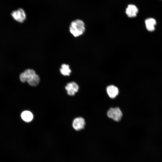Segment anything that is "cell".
<instances>
[{
  "mask_svg": "<svg viewBox=\"0 0 162 162\" xmlns=\"http://www.w3.org/2000/svg\"><path fill=\"white\" fill-rule=\"evenodd\" d=\"M20 79L22 82H25L26 81L25 76L23 73H21L20 76Z\"/></svg>",
  "mask_w": 162,
  "mask_h": 162,
  "instance_id": "obj_12",
  "label": "cell"
},
{
  "mask_svg": "<svg viewBox=\"0 0 162 162\" xmlns=\"http://www.w3.org/2000/svg\"><path fill=\"white\" fill-rule=\"evenodd\" d=\"M145 22L146 28L148 31L152 32L154 30L155 26L156 25V22L154 19L148 18L146 20Z\"/></svg>",
  "mask_w": 162,
  "mask_h": 162,
  "instance_id": "obj_9",
  "label": "cell"
},
{
  "mask_svg": "<svg viewBox=\"0 0 162 162\" xmlns=\"http://www.w3.org/2000/svg\"><path fill=\"white\" fill-rule=\"evenodd\" d=\"M138 11L137 7L134 5H128L126 10V14L130 18H133L136 16Z\"/></svg>",
  "mask_w": 162,
  "mask_h": 162,
  "instance_id": "obj_7",
  "label": "cell"
},
{
  "mask_svg": "<svg viewBox=\"0 0 162 162\" xmlns=\"http://www.w3.org/2000/svg\"><path fill=\"white\" fill-rule=\"evenodd\" d=\"M60 71L62 74L65 76H69L71 73V70L68 64H64L62 65Z\"/></svg>",
  "mask_w": 162,
  "mask_h": 162,
  "instance_id": "obj_11",
  "label": "cell"
},
{
  "mask_svg": "<svg viewBox=\"0 0 162 162\" xmlns=\"http://www.w3.org/2000/svg\"><path fill=\"white\" fill-rule=\"evenodd\" d=\"M65 88L68 94L69 95L73 96L78 91L79 86L76 82H72L68 83L65 86Z\"/></svg>",
  "mask_w": 162,
  "mask_h": 162,
  "instance_id": "obj_6",
  "label": "cell"
},
{
  "mask_svg": "<svg viewBox=\"0 0 162 162\" xmlns=\"http://www.w3.org/2000/svg\"><path fill=\"white\" fill-rule=\"evenodd\" d=\"M85 125V121L83 118L81 117H77L74 119L72 124L73 128L77 131L83 129Z\"/></svg>",
  "mask_w": 162,
  "mask_h": 162,
  "instance_id": "obj_5",
  "label": "cell"
},
{
  "mask_svg": "<svg viewBox=\"0 0 162 162\" xmlns=\"http://www.w3.org/2000/svg\"><path fill=\"white\" fill-rule=\"evenodd\" d=\"M11 15L15 20L20 23L23 22L26 18L25 13L22 8L13 11L11 13Z\"/></svg>",
  "mask_w": 162,
  "mask_h": 162,
  "instance_id": "obj_4",
  "label": "cell"
},
{
  "mask_svg": "<svg viewBox=\"0 0 162 162\" xmlns=\"http://www.w3.org/2000/svg\"><path fill=\"white\" fill-rule=\"evenodd\" d=\"M86 30L84 22L79 19L75 20L71 22L69 27V31L74 37H79L82 35Z\"/></svg>",
  "mask_w": 162,
  "mask_h": 162,
  "instance_id": "obj_1",
  "label": "cell"
},
{
  "mask_svg": "<svg viewBox=\"0 0 162 162\" xmlns=\"http://www.w3.org/2000/svg\"><path fill=\"white\" fill-rule=\"evenodd\" d=\"M21 117L24 121L26 122H29L32 120L33 115L30 111H25L22 113Z\"/></svg>",
  "mask_w": 162,
  "mask_h": 162,
  "instance_id": "obj_10",
  "label": "cell"
},
{
  "mask_svg": "<svg viewBox=\"0 0 162 162\" xmlns=\"http://www.w3.org/2000/svg\"><path fill=\"white\" fill-rule=\"evenodd\" d=\"M106 92L109 97L111 98H115L119 93L118 88L113 85L108 86L106 88Z\"/></svg>",
  "mask_w": 162,
  "mask_h": 162,
  "instance_id": "obj_8",
  "label": "cell"
},
{
  "mask_svg": "<svg viewBox=\"0 0 162 162\" xmlns=\"http://www.w3.org/2000/svg\"><path fill=\"white\" fill-rule=\"evenodd\" d=\"M108 116L113 120L118 122L120 121L122 116V112L118 107L110 108L107 112Z\"/></svg>",
  "mask_w": 162,
  "mask_h": 162,
  "instance_id": "obj_3",
  "label": "cell"
},
{
  "mask_svg": "<svg viewBox=\"0 0 162 162\" xmlns=\"http://www.w3.org/2000/svg\"><path fill=\"white\" fill-rule=\"evenodd\" d=\"M26 81L32 86H36L39 83L40 78L35 71L32 69H27L23 72Z\"/></svg>",
  "mask_w": 162,
  "mask_h": 162,
  "instance_id": "obj_2",
  "label": "cell"
}]
</instances>
